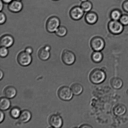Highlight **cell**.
Here are the masks:
<instances>
[{
    "mask_svg": "<svg viewBox=\"0 0 128 128\" xmlns=\"http://www.w3.org/2000/svg\"><path fill=\"white\" fill-rule=\"evenodd\" d=\"M106 75L105 72L101 69L95 68L90 72L89 78L92 83L96 84H101L106 80Z\"/></svg>",
    "mask_w": 128,
    "mask_h": 128,
    "instance_id": "6da1fadb",
    "label": "cell"
},
{
    "mask_svg": "<svg viewBox=\"0 0 128 128\" xmlns=\"http://www.w3.org/2000/svg\"><path fill=\"white\" fill-rule=\"evenodd\" d=\"M108 30V28L102 36H95L92 39L90 45L94 51H102L105 48L106 42L104 36Z\"/></svg>",
    "mask_w": 128,
    "mask_h": 128,
    "instance_id": "7a4b0ae2",
    "label": "cell"
},
{
    "mask_svg": "<svg viewBox=\"0 0 128 128\" xmlns=\"http://www.w3.org/2000/svg\"><path fill=\"white\" fill-rule=\"evenodd\" d=\"M60 24V21L56 16H51L48 19L46 24V28L47 31L50 33L56 32Z\"/></svg>",
    "mask_w": 128,
    "mask_h": 128,
    "instance_id": "3957f363",
    "label": "cell"
},
{
    "mask_svg": "<svg viewBox=\"0 0 128 128\" xmlns=\"http://www.w3.org/2000/svg\"><path fill=\"white\" fill-rule=\"evenodd\" d=\"M108 28L109 31L112 34H120L123 32L124 26L119 21L110 20L108 24Z\"/></svg>",
    "mask_w": 128,
    "mask_h": 128,
    "instance_id": "277c9868",
    "label": "cell"
},
{
    "mask_svg": "<svg viewBox=\"0 0 128 128\" xmlns=\"http://www.w3.org/2000/svg\"><path fill=\"white\" fill-rule=\"evenodd\" d=\"M64 63L68 65H72L76 61V56L72 51L70 50H64L61 56Z\"/></svg>",
    "mask_w": 128,
    "mask_h": 128,
    "instance_id": "5b68a950",
    "label": "cell"
},
{
    "mask_svg": "<svg viewBox=\"0 0 128 128\" xmlns=\"http://www.w3.org/2000/svg\"><path fill=\"white\" fill-rule=\"evenodd\" d=\"M85 12L80 7V5L73 6L69 11L70 17L74 20H78L83 17Z\"/></svg>",
    "mask_w": 128,
    "mask_h": 128,
    "instance_id": "8992f818",
    "label": "cell"
},
{
    "mask_svg": "<svg viewBox=\"0 0 128 128\" xmlns=\"http://www.w3.org/2000/svg\"><path fill=\"white\" fill-rule=\"evenodd\" d=\"M58 97L61 100L65 101H69L72 98L73 93L68 86H62L58 90Z\"/></svg>",
    "mask_w": 128,
    "mask_h": 128,
    "instance_id": "52a82bcc",
    "label": "cell"
},
{
    "mask_svg": "<svg viewBox=\"0 0 128 128\" xmlns=\"http://www.w3.org/2000/svg\"><path fill=\"white\" fill-rule=\"evenodd\" d=\"M17 60L21 66H26L31 64L32 58L30 54L27 53L25 51H22L20 52L18 56Z\"/></svg>",
    "mask_w": 128,
    "mask_h": 128,
    "instance_id": "ba28073f",
    "label": "cell"
},
{
    "mask_svg": "<svg viewBox=\"0 0 128 128\" xmlns=\"http://www.w3.org/2000/svg\"><path fill=\"white\" fill-rule=\"evenodd\" d=\"M49 123L52 127L60 128L63 124V120L59 115L54 114L50 116L48 119Z\"/></svg>",
    "mask_w": 128,
    "mask_h": 128,
    "instance_id": "9c48e42d",
    "label": "cell"
},
{
    "mask_svg": "<svg viewBox=\"0 0 128 128\" xmlns=\"http://www.w3.org/2000/svg\"><path fill=\"white\" fill-rule=\"evenodd\" d=\"M14 41V39L11 35L5 34L1 37L0 44L1 46H3L8 48L13 46Z\"/></svg>",
    "mask_w": 128,
    "mask_h": 128,
    "instance_id": "30bf717a",
    "label": "cell"
},
{
    "mask_svg": "<svg viewBox=\"0 0 128 128\" xmlns=\"http://www.w3.org/2000/svg\"><path fill=\"white\" fill-rule=\"evenodd\" d=\"M85 20L86 22L89 24H94L98 20V15L95 11L92 10L90 12L85 14Z\"/></svg>",
    "mask_w": 128,
    "mask_h": 128,
    "instance_id": "8fae6325",
    "label": "cell"
},
{
    "mask_svg": "<svg viewBox=\"0 0 128 128\" xmlns=\"http://www.w3.org/2000/svg\"><path fill=\"white\" fill-rule=\"evenodd\" d=\"M23 5L20 1L13 0L8 4V9L11 12L13 13H18L20 12L23 8Z\"/></svg>",
    "mask_w": 128,
    "mask_h": 128,
    "instance_id": "7c38bea8",
    "label": "cell"
},
{
    "mask_svg": "<svg viewBox=\"0 0 128 128\" xmlns=\"http://www.w3.org/2000/svg\"><path fill=\"white\" fill-rule=\"evenodd\" d=\"M38 56L40 59L42 61L47 60L50 56V50L44 47L41 48L39 50Z\"/></svg>",
    "mask_w": 128,
    "mask_h": 128,
    "instance_id": "4fadbf2b",
    "label": "cell"
},
{
    "mask_svg": "<svg viewBox=\"0 0 128 128\" xmlns=\"http://www.w3.org/2000/svg\"><path fill=\"white\" fill-rule=\"evenodd\" d=\"M3 94L4 96L8 98H12L16 96L17 94V90L13 86H7L4 90Z\"/></svg>",
    "mask_w": 128,
    "mask_h": 128,
    "instance_id": "5bb4252c",
    "label": "cell"
},
{
    "mask_svg": "<svg viewBox=\"0 0 128 128\" xmlns=\"http://www.w3.org/2000/svg\"><path fill=\"white\" fill-rule=\"evenodd\" d=\"M127 109L124 105L118 104L116 105L113 109L114 114L116 116H122L126 113Z\"/></svg>",
    "mask_w": 128,
    "mask_h": 128,
    "instance_id": "9a60e30c",
    "label": "cell"
},
{
    "mask_svg": "<svg viewBox=\"0 0 128 128\" xmlns=\"http://www.w3.org/2000/svg\"><path fill=\"white\" fill-rule=\"evenodd\" d=\"M122 8H116L112 10L110 13L111 20H114L119 21L122 14Z\"/></svg>",
    "mask_w": 128,
    "mask_h": 128,
    "instance_id": "2e32d148",
    "label": "cell"
},
{
    "mask_svg": "<svg viewBox=\"0 0 128 128\" xmlns=\"http://www.w3.org/2000/svg\"><path fill=\"white\" fill-rule=\"evenodd\" d=\"M31 117V112L28 110H25L21 112L18 118L20 122L25 123L29 121Z\"/></svg>",
    "mask_w": 128,
    "mask_h": 128,
    "instance_id": "e0dca14e",
    "label": "cell"
},
{
    "mask_svg": "<svg viewBox=\"0 0 128 128\" xmlns=\"http://www.w3.org/2000/svg\"><path fill=\"white\" fill-rule=\"evenodd\" d=\"M91 57L92 62L95 63H100L103 60L104 55L102 51H94Z\"/></svg>",
    "mask_w": 128,
    "mask_h": 128,
    "instance_id": "ac0fdd59",
    "label": "cell"
},
{
    "mask_svg": "<svg viewBox=\"0 0 128 128\" xmlns=\"http://www.w3.org/2000/svg\"><path fill=\"white\" fill-rule=\"evenodd\" d=\"M110 84L114 88L119 90L122 88L123 85V82L120 78L114 77L110 80Z\"/></svg>",
    "mask_w": 128,
    "mask_h": 128,
    "instance_id": "d6986e66",
    "label": "cell"
},
{
    "mask_svg": "<svg viewBox=\"0 0 128 128\" xmlns=\"http://www.w3.org/2000/svg\"><path fill=\"white\" fill-rule=\"evenodd\" d=\"M71 88L74 94L76 96H78L81 94L84 90L82 85L78 83L72 84L71 86Z\"/></svg>",
    "mask_w": 128,
    "mask_h": 128,
    "instance_id": "ffe728a7",
    "label": "cell"
},
{
    "mask_svg": "<svg viewBox=\"0 0 128 128\" xmlns=\"http://www.w3.org/2000/svg\"><path fill=\"white\" fill-rule=\"evenodd\" d=\"M11 106V102L7 98L2 97L0 98V108L2 111L8 110Z\"/></svg>",
    "mask_w": 128,
    "mask_h": 128,
    "instance_id": "44dd1931",
    "label": "cell"
},
{
    "mask_svg": "<svg viewBox=\"0 0 128 128\" xmlns=\"http://www.w3.org/2000/svg\"><path fill=\"white\" fill-rule=\"evenodd\" d=\"M80 6L85 13H86L92 10L93 5L91 1L88 0L85 2H81Z\"/></svg>",
    "mask_w": 128,
    "mask_h": 128,
    "instance_id": "7402d4cb",
    "label": "cell"
},
{
    "mask_svg": "<svg viewBox=\"0 0 128 128\" xmlns=\"http://www.w3.org/2000/svg\"><path fill=\"white\" fill-rule=\"evenodd\" d=\"M68 30L67 28L64 26H60L55 33L58 36L63 37L67 35Z\"/></svg>",
    "mask_w": 128,
    "mask_h": 128,
    "instance_id": "603a6c76",
    "label": "cell"
},
{
    "mask_svg": "<svg viewBox=\"0 0 128 128\" xmlns=\"http://www.w3.org/2000/svg\"><path fill=\"white\" fill-rule=\"evenodd\" d=\"M21 113L20 109L18 108L15 107L11 109L10 112V115L13 118L16 119L19 117Z\"/></svg>",
    "mask_w": 128,
    "mask_h": 128,
    "instance_id": "cb8c5ba5",
    "label": "cell"
},
{
    "mask_svg": "<svg viewBox=\"0 0 128 128\" xmlns=\"http://www.w3.org/2000/svg\"><path fill=\"white\" fill-rule=\"evenodd\" d=\"M9 51L8 48H7L1 46L0 48V56L1 58H4L8 56Z\"/></svg>",
    "mask_w": 128,
    "mask_h": 128,
    "instance_id": "d4e9b609",
    "label": "cell"
},
{
    "mask_svg": "<svg viewBox=\"0 0 128 128\" xmlns=\"http://www.w3.org/2000/svg\"><path fill=\"white\" fill-rule=\"evenodd\" d=\"M119 21L124 26H128V15L123 14L120 18Z\"/></svg>",
    "mask_w": 128,
    "mask_h": 128,
    "instance_id": "484cf974",
    "label": "cell"
},
{
    "mask_svg": "<svg viewBox=\"0 0 128 128\" xmlns=\"http://www.w3.org/2000/svg\"><path fill=\"white\" fill-rule=\"evenodd\" d=\"M7 17L6 15L3 12L1 11L0 12V24L1 25L4 24L6 22Z\"/></svg>",
    "mask_w": 128,
    "mask_h": 128,
    "instance_id": "4316f807",
    "label": "cell"
},
{
    "mask_svg": "<svg viewBox=\"0 0 128 128\" xmlns=\"http://www.w3.org/2000/svg\"><path fill=\"white\" fill-rule=\"evenodd\" d=\"M122 7L124 11L128 13V0H125L123 1L122 3Z\"/></svg>",
    "mask_w": 128,
    "mask_h": 128,
    "instance_id": "83f0119b",
    "label": "cell"
},
{
    "mask_svg": "<svg viewBox=\"0 0 128 128\" xmlns=\"http://www.w3.org/2000/svg\"><path fill=\"white\" fill-rule=\"evenodd\" d=\"M27 53L31 54L33 52V49L30 47H28L26 48L25 50Z\"/></svg>",
    "mask_w": 128,
    "mask_h": 128,
    "instance_id": "f1b7e54d",
    "label": "cell"
},
{
    "mask_svg": "<svg viewBox=\"0 0 128 128\" xmlns=\"http://www.w3.org/2000/svg\"><path fill=\"white\" fill-rule=\"evenodd\" d=\"M0 122L1 123L4 121V112H2V110L0 111Z\"/></svg>",
    "mask_w": 128,
    "mask_h": 128,
    "instance_id": "f546056e",
    "label": "cell"
},
{
    "mask_svg": "<svg viewBox=\"0 0 128 128\" xmlns=\"http://www.w3.org/2000/svg\"><path fill=\"white\" fill-rule=\"evenodd\" d=\"M80 128H92V126H90V125L87 124H82L81 125V126H80Z\"/></svg>",
    "mask_w": 128,
    "mask_h": 128,
    "instance_id": "4dcf8cb0",
    "label": "cell"
},
{
    "mask_svg": "<svg viewBox=\"0 0 128 128\" xmlns=\"http://www.w3.org/2000/svg\"><path fill=\"white\" fill-rule=\"evenodd\" d=\"M0 10L1 11L4 8V2L1 0L0 1Z\"/></svg>",
    "mask_w": 128,
    "mask_h": 128,
    "instance_id": "1f68e13d",
    "label": "cell"
},
{
    "mask_svg": "<svg viewBox=\"0 0 128 128\" xmlns=\"http://www.w3.org/2000/svg\"><path fill=\"white\" fill-rule=\"evenodd\" d=\"M4 3L6 4H9L11 2H12L13 0H1Z\"/></svg>",
    "mask_w": 128,
    "mask_h": 128,
    "instance_id": "d6a6232c",
    "label": "cell"
},
{
    "mask_svg": "<svg viewBox=\"0 0 128 128\" xmlns=\"http://www.w3.org/2000/svg\"><path fill=\"white\" fill-rule=\"evenodd\" d=\"M4 76V73L3 72L2 70H0V80L3 78Z\"/></svg>",
    "mask_w": 128,
    "mask_h": 128,
    "instance_id": "836d02e7",
    "label": "cell"
},
{
    "mask_svg": "<svg viewBox=\"0 0 128 128\" xmlns=\"http://www.w3.org/2000/svg\"><path fill=\"white\" fill-rule=\"evenodd\" d=\"M88 0H80L81 2H85V1H87Z\"/></svg>",
    "mask_w": 128,
    "mask_h": 128,
    "instance_id": "e575fe53",
    "label": "cell"
},
{
    "mask_svg": "<svg viewBox=\"0 0 128 128\" xmlns=\"http://www.w3.org/2000/svg\"><path fill=\"white\" fill-rule=\"evenodd\" d=\"M126 94H127L128 95V89L127 90V91H126Z\"/></svg>",
    "mask_w": 128,
    "mask_h": 128,
    "instance_id": "d590c367",
    "label": "cell"
},
{
    "mask_svg": "<svg viewBox=\"0 0 128 128\" xmlns=\"http://www.w3.org/2000/svg\"><path fill=\"white\" fill-rule=\"evenodd\" d=\"M16 0L21 1L22 0Z\"/></svg>",
    "mask_w": 128,
    "mask_h": 128,
    "instance_id": "8d00e7d4",
    "label": "cell"
},
{
    "mask_svg": "<svg viewBox=\"0 0 128 128\" xmlns=\"http://www.w3.org/2000/svg\"><path fill=\"white\" fill-rule=\"evenodd\" d=\"M54 1H58V0H53Z\"/></svg>",
    "mask_w": 128,
    "mask_h": 128,
    "instance_id": "74e56055",
    "label": "cell"
}]
</instances>
